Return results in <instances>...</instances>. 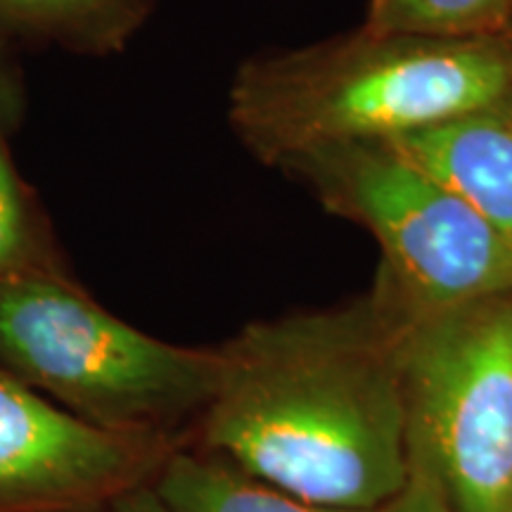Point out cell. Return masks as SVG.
<instances>
[{"label":"cell","mask_w":512,"mask_h":512,"mask_svg":"<svg viewBox=\"0 0 512 512\" xmlns=\"http://www.w3.org/2000/svg\"><path fill=\"white\" fill-rule=\"evenodd\" d=\"M219 354V384L192 427L197 451L335 510H377L408 482L394 311L375 292L252 323Z\"/></svg>","instance_id":"1"},{"label":"cell","mask_w":512,"mask_h":512,"mask_svg":"<svg viewBox=\"0 0 512 512\" xmlns=\"http://www.w3.org/2000/svg\"><path fill=\"white\" fill-rule=\"evenodd\" d=\"M512 98V38L432 41L358 29L313 46L249 57L228 121L261 164L318 147L392 140Z\"/></svg>","instance_id":"2"},{"label":"cell","mask_w":512,"mask_h":512,"mask_svg":"<svg viewBox=\"0 0 512 512\" xmlns=\"http://www.w3.org/2000/svg\"><path fill=\"white\" fill-rule=\"evenodd\" d=\"M0 370L102 430L188 446L181 425L214 396L221 354L145 335L43 268L0 278Z\"/></svg>","instance_id":"3"},{"label":"cell","mask_w":512,"mask_h":512,"mask_svg":"<svg viewBox=\"0 0 512 512\" xmlns=\"http://www.w3.org/2000/svg\"><path fill=\"white\" fill-rule=\"evenodd\" d=\"M280 171L370 230L382 249L375 294L392 309L432 313L512 294L510 242L387 140L318 147Z\"/></svg>","instance_id":"4"},{"label":"cell","mask_w":512,"mask_h":512,"mask_svg":"<svg viewBox=\"0 0 512 512\" xmlns=\"http://www.w3.org/2000/svg\"><path fill=\"white\" fill-rule=\"evenodd\" d=\"M392 311L411 458L456 512H512V294Z\"/></svg>","instance_id":"5"},{"label":"cell","mask_w":512,"mask_h":512,"mask_svg":"<svg viewBox=\"0 0 512 512\" xmlns=\"http://www.w3.org/2000/svg\"><path fill=\"white\" fill-rule=\"evenodd\" d=\"M183 439L76 418L0 370V512H81L155 482Z\"/></svg>","instance_id":"6"},{"label":"cell","mask_w":512,"mask_h":512,"mask_svg":"<svg viewBox=\"0 0 512 512\" xmlns=\"http://www.w3.org/2000/svg\"><path fill=\"white\" fill-rule=\"evenodd\" d=\"M387 143L512 245V98L434 121Z\"/></svg>","instance_id":"7"},{"label":"cell","mask_w":512,"mask_h":512,"mask_svg":"<svg viewBox=\"0 0 512 512\" xmlns=\"http://www.w3.org/2000/svg\"><path fill=\"white\" fill-rule=\"evenodd\" d=\"M155 0H0V34L107 57L128 46Z\"/></svg>","instance_id":"8"},{"label":"cell","mask_w":512,"mask_h":512,"mask_svg":"<svg viewBox=\"0 0 512 512\" xmlns=\"http://www.w3.org/2000/svg\"><path fill=\"white\" fill-rule=\"evenodd\" d=\"M155 489L171 512H354L299 501L190 446H181L166 460Z\"/></svg>","instance_id":"9"},{"label":"cell","mask_w":512,"mask_h":512,"mask_svg":"<svg viewBox=\"0 0 512 512\" xmlns=\"http://www.w3.org/2000/svg\"><path fill=\"white\" fill-rule=\"evenodd\" d=\"M363 29L432 41L512 38V0H368Z\"/></svg>","instance_id":"10"},{"label":"cell","mask_w":512,"mask_h":512,"mask_svg":"<svg viewBox=\"0 0 512 512\" xmlns=\"http://www.w3.org/2000/svg\"><path fill=\"white\" fill-rule=\"evenodd\" d=\"M43 268H60V264L0 136V278Z\"/></svg>","instance_id":"11"},{"label":"cell","mask_w":512,"mask_h":512,"mask_svg":"<svg viewBox=\"0 0 512 512\" xmlns=\"http://www.w3.org/2000/svg\"><path fill=\"white\" fill-rule=\"evenodd\" d=\"M375 512H456L444 486L425 465L411 458V475L392 501Z\"/></svg>","instance_id":"12"},{"label":"cell","mask_w":512,"mask_h":512,"mask_svg":"<svg viewBox=\"0 0 512 512\" xmlns=\"http://www.w3.org/2000/svg\"><path fill=\"white\" fill-rule=\"evenodd\" d=\"M81 512H171L164 498L155 489V482L136 486V489L124 491L112 501L98 505V508L81 510Z\"/></svg>","instance_id":"13"}]
</instances>
